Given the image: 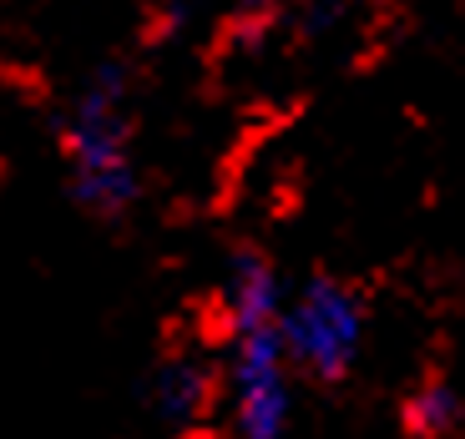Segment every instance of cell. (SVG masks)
<instances>
[{"label": "cell", "instance_id": "3", "mask_svg": "<svg viewBox=\"0 0 465 439\" xmlns=\"http://www.w3.org/2000/svg\"><path fill=\"white\" fill-rule=\"evenodd\" d=\"M283 354L289 369L303 374L319 389H334L354 374L364 354V328H370V303L354 283L334 273H309L299 293H283Z\"/></svg>", "mask_w": 465, "mask_h": 439}, {"label": "cell", "instance_id": "4", "mask_svg": "<svg viewBox=\"0 0 465 439\" xmlns=\"http://www.w3.org/2000/svg\"><path fill=\"white\" fill-rule=\"evenodd\" d=\"M223 405V364H213L208 354L177 348L157 364L152 374V409L167 424H198Z\"/></svg>", "mask_w": 465, "mask_h": 439}, {"label": "cell", "instance_id": "1", "mask_svg": "<svg viewBox=\"0 0 465 439\" xmlns=\"http://www.w3.org/2000/svg\"><path fill=\"white\" fill-rule=\"evenodd\" d=\"M283 278L263 248H238L223 288V399L238 439H283L293 419V369L283 354Z\"/></svg>", "mask_w": 465, "mask_h": 439}, {"label": "cell", "instance_id": "2", "mask_svg": "<svg viewBox=\"0 0 465 439\" xmlns=\"http://www.w3.org/2000/svg\"><path fill=\"white\" fill-rule=\"evenodd\" d=\"M71 202L96 222H116L137 208V122H132V71L106 61L86 76L56 127Z\"/></svg>", "mask_w": 465, "mask_h": 439}, {"label": "cell", "instance_id": "5", "mask_svg": "<svg viewBox=\"0 0 465 439\" xmlns=\"http://www.w3.org/2000/svg\"><path fill=\"white\" fill-rule=\"evenodd\" d=\"M400 429L410 439H450L460 429V394L450 389L445 374L420 379L415 389L400 399Z\"/></svg>", "mask_w": 465, "mask_h": 439}]
</instances>
